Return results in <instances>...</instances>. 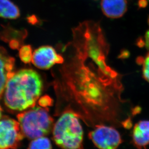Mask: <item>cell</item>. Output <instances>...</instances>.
Here are the masks:
<instances>
[{"label":"cell","instance_id":"cell-1","mask_svg":"<svg viewBox=\"0 0 149 149\" xmlns=\"http://www.w3.org/2000/svg\"><path fill=\"white\" fill-rule=\"evenodd\" d=\"M42 87L41 77L35 70L24 69L14 72L4 89L5 104L14 111L33 108L41 95Z\"/></svg>","mask_w":149,"mask_h":149},{"label":"cell","instance_id":"cell-2","mask_svg":"<svg viewBox=\"0 0 149 149\" xmlns=\"http://www.w3.org/2000/svg\"><path fill=\"white\" fill-rule=\"evenodd\" d=\"M83 130L77 116L67 112L55 124L53 138L56 143L63 149H81Z\"/></svg>","mask_w":149,"mask_h":149},{"label":"cell","instance_id":"cell-3","mask_svg":"<svg viewBox=\"0 0 149 149\" xmlns=\"http://www.w3.org/2000/svg\"><path fill=\"white\" fill-rule=\"evenodd\" d=\"M17 119L23 136L33 139L47 134L53 122L47 110L42 107L31 108L18 114Z\"/></svg>","mask_w":149,"mask_h":149},{"label":"cell","instance_id":"cell-4","mask_svg":"<svg viewBox=\"0 0 149 149\" xmlns=\"http://www.w3.org/2000/svg\"><path fill=\"white\" fill-rule=\"evenodd\" d=\"M89 137L99 149H116L122 141L116 128L103 125L96 126L89 134Z\"/></svg>","mask_w":149,"mask_h":149},{"label":"cell","instance_id":"cell-5","mask_svg":"<svg viewBox=\"0 0 149 149\" xmlns=\"http://www.w3.org/2000/svg\"><path fill=\"white\" fill-rule=\"evenodd\" d=\"M23 136L18 122L9 118L0 120V149H16Z\"/></svg>","mask_w":149,"mask_h":149},{"label":"cell","instance_id":"cell-6","mask_svg":"<svg viewBox=\"0 0 149 149\" xmlns=\"http://www.w3.org/2000/svg\"><path fill=\"white\" fill-rule=\"evenodd\" d=\"M31 61L39 69L47 70L56 64L62 63L64 59L61 55L56 53L53 47L45 45L34 51Z\"/></svg>","mask_w":149,"mask_h":149},{"label":"cell","instance_id":"cell-7","mask_svg":"<svg viewBox=\"0 0 149 149\" xmlns=\"http://www.w3.org/2000/svg\"><path fill=\"white\" fill-rule=\"evenodd\" d=\"M14 58L9 56L6 50L0 47V97L9 78L14 73Z\"/></svg>","mask_w":149,"mask_h":149},{"label":"cell","instance_id":"cell-8","mask_svg":"<svg viewBox=\"0 0 149 149\" xmlns=\"http://www.w3.org/2000/svg\"><path fill=\"white\" fill-rule=\"evenodd\" d=\"M100 6L104 15L110 18L121 17L127 9L126 0H101Z\"/></svg>","mask_w":149,"mask_h":149},{"label":"cell","instance_id":"cell-9","mask_svg":"<svg viewBox=\"0 0 149 149\" xmlns=\"http://www.w3.org/2000/svg\"><path fill=\"white\" fill-rule=\"evenodd\" d=\"M132 138L135 146L139 149L146 148L149 144V120H142L135 124Z\"/></svg>","mask_w":149,"mask_h":149},{"label":"cell","instance_id":"cell-10","mask_svg":"<svg viewBox=\"0 0 149 149\" xmlns=\"http://www.w3.org/2000/svg\"><path fill=\"white\" fill-rule=\"evenodd\" d=\"M27 35V30H17L9 26H6L3 27V30L0 32V39L6 42L15 40L23 44Z\"/></svg>","mask_w":149,"mask_h":149},{"label":"cell","instance_id":"cell-11","mask_svg":"<svg viewBox=\"0 0 149 149\" xmlns=\"http://www.w3.org/2000/svg\"><path fill=\"white\" fill-rule=\"evenodd\" d=\"M20 16L18 7L10 0H0V17L16 19Z\"/></svg>","mask_w":149,"mask_h":149},{"label":"cell","instance_id":"cell-12","mask_svg":"<svg viewBox=\"0 0 149 149\" xmlns=\"http://www.w3.org/2000/svg\"><path fill=\"white\" fill-rule=\"evenodd\" d=\"M28 149H52V144L48 138L42 136L33 139Z\"/></svg>","mask_w":149,"mask_h":149},{"label":"cell","instance_id":"cell-13","mask_svg":"<svg viewBox=\"0 0 149 149\" xmlns=\"http://www.w3.org/2000/svg\"><path fill=\"white\" fill-rule=\"evenodd\" d=\"M33 49L31 45H23L20 48L19 56L25 63H29L32 61Z\"/></svg>","mask_w":149,"mask_h":149},{"label":"cell","instance_id":"cell-14","mask_svg":"<svg viewBox=\"0 0 149 149\" xmlns=\"http://www.w3.org/2000/svg\"><path fill=\"white\" fill-rule=\"evenodd\" d=\"M139 64L142 65V75L144 79L149 83V53L144 58L141 57Z\"/></svg>","mask_w":149,"mask_h":149},{"label":"cell","instance_id":"cell-15","mask_svg":"<svg viewBox=\"0 0 149 149\" xmlns=\"http://www.w3.org/2000/svg\"><path fill=\"white\" fill-rule=\"evenodd\" d=\"M27 21L29 24L32 25H39L41 23L39 19L34 15L28 16L27 17Z\"/></svg>","mask_w":149,"mask_h":149},{"label":"cell","instance_id":"cell-16","mask_svg":"<svg viewBox=\"0 0 149 149\" xmlns=\"http://www.w3.org/2000/svg\"><path fill=\"white\" fill-rule=\"evenodd\" d=\"M9 45L10 48L12 49H19L20 48L22 45L23 43L19 41L14 40L10 41V42H9Z\"/></svg>","mask_w":149,"mask_h":149},{"label":"cell","instance_id":"cell-17","mask_svg":"<svg viewBox=\"0 0 149 149\" xmlns=\"http://www.w3.org/2000/svg\"><path fill=\"white\" fill-rule=\"evenodd\" d=\"M148 3L147 0H139L138 6L139 8H145L148 5Z\"/></svg>","mask_w":149,"mask_h":149},{"label":"cell","instance_id":"cell-18","mask_svg":"<svg viewBox=\"0 0 149 149\" xmlns=\"http://www.w3.org/2000/svg\"><path fill=\"white\" fill-rule=\"evenodd\" d=\"M136 45L139 47H143L145 45V41H144V40L142 38H139L137 40L136 42Z\"/></svg>","mask_w":149,"mask_h":149},{"label":"cell","instance_id":"cell-19","mask_svg":"<svg viewBox=\"0 0 149 149\" xmlns=\"http://www.w3.org/2000/svg\"><path fill=\"white\" fill-rule=\"evenodd\" d=\"M145 45L147 49L149 50V30L147 31L145 36Z\"/></svg>","mask_w":149,"mask_h":149},{"label":"cell","instance_id":"cell-20","mask_svg":"<svg viewBox=\"0 0 149 149\" xmlns=\"http://www.w3.org/2000/svg\"><path fill=\"white\" fill-rule=\"evenodd\" d=\"M130 55V52L127 50H123L120 54V57H122V58H126L127 57Z\"/></svg>","mask_w":149,"mask_h":149},{"label":"cell","instance_id":"cell-21","mask_svg":"<svg viewBox=\"0 0 149 149\" xmlns=\"http://www.w3.org/2000/svg\"><path fill=\"white\" fill-rule=\"evenodd\" d=\"M1 107H0V119H1Z\"/></svg>","mask_w":149,"mask_h":149},{"label":"cell","instance_id":"cell-22","mask_svg":"<svg viewBox=\"0 0 149 149\" xmlns=\"http://www.w3.org/2000/svg\"><path fill=\"white\" fill-rule=\"evenodd\" d=\"M148 24H149V18H148Z\"/></svg>","mask_w":149,"mask_h":149},{"label":"cell","instance_id":"cell-23","mask_svg":"<svg viewBox=\"0 0 149 149\" xmlns=\"http://www.w3.org/2000/svg\"><path fill=\"white\" fill-rule=\"evenodd\" d=\"M94 1H98V0H94Z\"/></svg>","mask_w":149,"mask_h":149}]
</instances>
